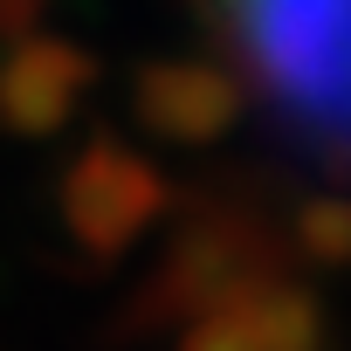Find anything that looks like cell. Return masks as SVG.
Instances as JSON below:
<instances>
[{
	"instance_id": "obj_3",
	"label": "cell",
	"mask_w": 351,
	"mask_h": 351,
	"mask_svg": "<svg viewBox=\"0 0 351 351\" xmlns=\"http://www.w3.org/2000/svg\"><path fill=\"white\" fill-rule=\"evenodd\" d=\"M180 351H262V337L248 330V317L234 310V296L214 310V317H200L193 330H186V344Z\"/></svg>"
},
{
	"instance_id": "obj_2",
	"label": "cell",
	"mask_w": 351,
	"mask_h": 351,
	"mask_svg": "<svg viewBox=\"0 0 351 351\" xmlns=\"http://www.w3.org/2000/svg\"><path fill=\"white\" fill-rule=\"evenodd\" d=\"M296 248L344 269L351 262V193H317L303 214H296Z\"/></svg>"
},
{
	"instance_id": "obj_1",
	"label": "cell",
	"mask_w": 351,
	"mask_h": 351,
	"mask_svg": "<svg viewBox=\"0 0 351 351\" xmlns=\"http://www.w3.org/2000/svg\"><path fill=\"white\" fill-rule=\"evenodd\" d=\"M207 14L289 124L351 152V0H207Z\"/></svg>"
}]
</instances>
